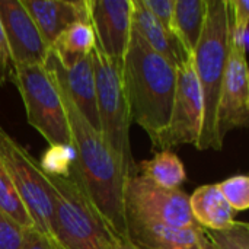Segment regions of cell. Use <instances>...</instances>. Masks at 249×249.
Segmentation results:
<instances>
[{
	"label": "cell",
	"instance_id": "cell-1",
	"mask_svg": "<svg viewBox=\"0 0 249 249\" xmlns=\"http://www.w3.org/2000/svg\"><path fill=\"white\" fill-rule=\"evenodd\" d=\"M54 80L66 108L74 150L70 178L79 185L109 231L120 239H130L123 207L125 182L123 169L101 133L80 115L63 86L55 77Z\"/></svg>",
	"mask_w": 249,
	"mask_h": 249
},
{
	"label": "cell",
	"instance_id": "cell-2",
	"mask_svg": "<svg viewBox=\"0 0 249 249\" xmlns=\"http://www.w3.org/2000/svg\"><path fill=\"white\" fill-rule=\"evenodd\" d=\"M123 82L130 120L147 133L155 149L169 123L177 67L152 51L131 29L130 44L123 58Z\"/></svg>",
	"mask_w": 249,
	"mask_h": 249
},
{
	"label": "cell",
	"instance_id": "cell-3",
	"mask_svg": "<svg viewBox=\"0 0 249 249\" xmlns=\"http://www.w3.org/2000/svg\"><path fill=\"white\" fill-rule=\"evenodd\" d=\"M231 15L226 0H207V15L200 41L191 55L193 67L201 89L204 117L198 150H222L216 130L219 95L231 51L229 42Z\"/></svg>",
	"mask_w": 249,
	"mask_h": 249
},
{
	"label": "cell",
	"instance_id": "cell-4",
	"mask_svg": "<svg viewBox=\"0 0 249 249\" xmlns=\"http://www.w3.org/2000/svg\"><path fill=\"white\" fill-rule=\"evenodd\" d=\"M96 109L99 133L127 178L137 175V163L130 143V111L123 82V61L112 60L93 50Z\"/></svg>",
	"mask_w": 249,
	"mask_h": 249
},
{
	"label": "cell",
	"instance_id": "cell-5",
	"mask_svg": "<svg viewBox=\"0 0 249 249\" xmlns=\"http://www.w3.org/2000/svg\"><path fill=\"white\" fill-rule=\"evenodd\" d=\"M12 79L23 101L28 124L50 146H71L66 108L48 69L44 64H16Z\"/></svg>",
	"mask_w": 249,
	"mask_h": 249
},
{
	"label": "cell",
	"instance_id": "cell-6",
	"mask_svg": "<svg viewBox=\"0 0 249 249\" xmlns=\"http://www.w3.org/2000/svg\"><path fill=\"white\" fill-rule=\"evenodd\" d=\"M55 198V241L61 249H111L115 235L71 178L50 177Z\"/></svg>",
	"mask_w": 249,
	"mask_h": 249
},
{
	"label": "cell",
	"instance_id": "cell-7",
	"mask_svg": "<svg viewBox=\"0 0 249 249\" xmlns=\"http://www.w3.org/2000/svg\"><path fill=\"white\" fill-rule=\"evenodd\" d=\"M0 163L12 179L22 203L25 204L34 228L55 244V193L42 172L38 160H35L26 149L12 139L0 125ZM58 245V244H57Z\"/></svg>",
	"mask_w": 249,
	"mask_h": 249
},
{
	"label": "cell",
	"instance_id": "cell-8",
	"mask_svg": "<svg viewBox=\"0 0 249 249\" xmlns=\"http://www.w3.org/2000/svg\"><path fill=\"white\" fill-rule=\"evenodd\" d=\"M123 207L128 229L140 226H197L187 193L181 188H162L139 174L124 182Z\"/></svg>",
	"mask_w": 249,
	"mask_h": 249
},
{
	"label": "cell",
	"instance_id": "cell-9",
	"mask_svg": "<svg viewBox=\"0 0 249 249\" xmlns=\"http://www.w3.org/2000/svg\"><path fill=\"white\" fill-rule=\"evenodd\" d=\"M204 117L201 89L188 58L177 67V86L169 123L153 150H171L175 146H197Z\"/></svg>",
	"mask_w": 249,
	"mask_h": 249
},
{
	"label": "cell",
	"instance_id": "cell-10",
	"mask_svg": "<svg viewBox=\"0 0 249 249\" xmlns=\"http://www.w3.org/2000/svg\"><path fill=\"white\" fill-rule=\"evenodd\" d=\"M249 124V74L247 57L229 51L226 71L219 95L216 130L220 143L229 131Z\"/></svg>",
	"mask_w": 249,
	"mask_h": 249
},
{
	"label": "cell",
	"instance_id": "cell-11",
	"mask_svg": "<svg viewBox=\"0 0 249 249\" xmlns=\"http://www.w3.org/2000/svg\"><path fill=\"white\" fill-rule=\"evenodd\" d=\"M0 22L12 66L45 63L50 47L42 39L22 0H0Z\"/></svg>",
	"mask_w": 249,
	"mask_h": 249
},
{
	"label": "cell",
	"instance_id": "cell-12",
	"mask_svg": "<svg viewBox=\"0 0 249 249\" xmlns=\"http://www.w3.org/2000/svg\"><path fill=\"white\" fill-rule=\"evenodd\" d=\"M133 0H90V25L96 50L123 61L131 36Z\"/></svg>",
	"mask_w": 249,
	"mask_h": 249
},
{
	"label": "cell",
	"instance_id": "cell-13",
	"mask_svg": "<svg viewBox=\"0 0 249 249\" xmlns=\"http://www.w3.org/2000/svg\"><path fill=\"white\" fill-rule=\"evenodd\" d=\"M44 66L63 86L80 115L99 131L92 55L80 57L73 63L63 66L50 50Z\"/></svg>",
	"mask_w": 249,
	"mask_h": 249
},
{
	"label": "cell",
	"instance_id": "cell-14",
	"mask_svg": "<svg viewBox=\"0 0 249 249\" xmlns=\"http://www.w3.org/2000/svg\"><path fill=\"white\" fill-rule=\"evenodd\" d=\"M22 3L48 47L71 25L90 23V0H22Z\"/></svg>",
	"mask_w": 249,
	"mask_h": 249
},
{
	"label": "cell",
	"instance_id": "cell-15",
	"mask_svg": "<svg viewBox=\"0 0 249 249\" xmlns=\"http://www.w3.org/2000/svg\"><path fill=\"white\" fill-rule=\"evenodd\" d=\"M130 241L139 249H213L201 226H140L128 229Z\"/></svg>",
	"mask_w": 249,
	"mask_h": 249
},
{
	"label": "cell",
	"instance_id": "cell-16",
	"mask_svg": "<svg viewBox=\"0 0 249 249\" xmlns=\"http://www.w3.org/2000/svg\"><path fill=\"white\" fill-rule=\"evenodd\" d=\"M131 29L146 42V45L169 61L172 66L178 67L188 58H191L181 47L175 35L168 32L147 9L143 7L140 0H133L131 13Z\"/></svg>",
	"mask_w": 249,
	"mask_h": 249
},
{
	"label": "cell",
	"instance_id": "cell-17",
	"mask_svg": "<svg viewBox=\"0 0 249 249\" xmlns=\"http://www.w3.org/2000/svg\"><path fill=\"white\" fill-rule=\"evenodd\" d=\"M188 203L196 223L206 231H220L235 222V212L222 196L217 184L198 187L188 196Z\"/></svg>",
	"mask_w": 249,
	"mask_h": 249
},
{
	"label": "cell",
	"instance_id": "cell-18",
	"mask_svg": "<svg viewBox=\"0 0 249 249\" xmlns=\"http://www.w3.org/2000/svg\"><path fill=\"white\" fill-rule=\"evenodd\" d=\"M206 15L207 0H175L171 29L190 57L200 41Z\"/></svg>",
	"mask_w": 249,
	"mask_h": 249
},
{
	"label": "cell",
	"instance_id": "cell-19",
	"mask_svg": "<svg viewBox=\"0 0 249 249\" xmlns=\"http://www.w3.org/2000/svg\"><path fill=\"white\" fill-rule=\"evenodd\" d=\"M137 174L166 190H179L187 179L182 160L171 150L158 152L152 159L137 163Z\"/></svg>",
	"mask_w": 249,
	"mask_h": 249
},
{
	"label": "cell",
	"instance_id": "cell-20",
	"mask_svg": "<svg viewBox=\"0 0 249 249\" xmlns=\"http://www.w3.org/2000/svg\"><path fill=\"white\" fill-rule=\"evenodd\" d=\"M96 47L95 32L90 23L79 22L67 28L50 47L57 60L67 66L74 60L90 55Z\"/></svg>",
	"mask_w": 249,
	"mask_h": 249
},
{
	"label": "cell",
	"instance_id": "cell-21",
	"mask_svg": "<svg viewBox=\"0 0 249 249\" xmlns=\"http://www.w3.org/2000/svg\"><path fill=\"white\" fill-rule=\"evenodd\" d=\"M0 212L9 216L22 229L34 228V222L1 163H0Z\"/></svg>",
	"mask_w": 249,
	"mask_h": 249
},
{
	"label": "cell",
	"instance_id": "cell-22",
	"mask_svg": "<svg viewBox=\"0 0 249 249\" xmlns=\"http://www.w3.org/2000/svg\"><path fill=\"white\" fill-rule=\"evenodd\" d=\"M44 174L57 178H70L74 163V150L71 146H48L38 162Z\"/></svg>",
	"mask_w": 249,
	"mask_h": 249
},
{
	"label": "cell",
	"instance_id": "cell-23",
	"mask_svg": "<svg viewBox=\"0 0 249 249\" xmlns=\"http://www.w3.org/2000/svg\"><path fill=\"white\" fill-rule=\"evenodd\" d=\"M206 231V229H204ZM213 249H249V225L233 222L220 231H206Z\"/></svg>",
	"mask_w": 249,
	"mask_h": 249
},
{
	"label": "cell",
	"instance_id": "cell-24",
	"mask_svg": "<svg viewBox=\"0 0 249 249\" xmlns=\"http://www.w3.org/2000/svg\"><path fill=\"white\" fill-rule=\"evenodd\" d=\"M222 196L233 212H247L249 209L248 175H235L217 184Z\"/></svg>",
	"mask_w": 249,
	"mask_h": 249
},
{
	"label": "cell",
	"instance_id": "cell-25",
	"mask_svg": "<svg viewBox=\"0 0 249 249\" xmlns=\"http://www.w3.org/2000/svg\"><path fill=\"white\" fill-rule=\"evenodd\" d=\"M23 229L0 212V249H22Z\"/></svg>",
	"mask_w": 249,
	"mask_h": 249
},
{
	"label": "cell",
	"instance_id": "cell-26",
	"mask_svg": "<svg viewBox=\"0 0 249 249\" xmlns=\"http://www.w3.org/2000/svg\"><path fill=\"white\" fill-rule=\"evenodd\" d=\"M144 9L150 12V15L168 31L172 34V18L175 0H140ZM174 35V34H172Z\"/></svg>",
	"mask_w": 249,
	"mask_h": 249
},
{
	"label": "cell",
	"instance_id": "cell-27",
	"mask_svg": "<svg viewBox=\"0 0 249 249\" xmlns=\"http://www.w3.org/2000/svg\"><path fill=\"white\" fill-rule=\"evenodd\" d=\"M249 23H239L231 20V29H229V42L231 50L236 51L247 57L249 41Z\"/></svg>",
	"mask_w": 249,
	"mask_h": 249
},
{
	"label": "cell",
	"instance_id": "cell-28",
	"mask_svg": "<svg viewBox=\"0 0 249 249\" xmlns=\"http://www.w3.org/2000/svg\"><path fill=\"white\" fill-rule=\"evenodd\" d=\"M22 249H61L53 239L42 235L35 228L23 229Z\"/></svg>",
	"mask_w": 249,
	"mask_h": 249
},
{
	"label": "cell",
	"instance_id": "cell-29",
	"mask_svg": "<svg viewBox=\"0 0 249 249\" xmlns=\"http://www.w3.org/2000/svg\"><path fill=\"white\" fill-rule=\"evenodd\" d=\"M12 71H13V66L10 60V53H9V47H7L1 22H0V85L1 86L10 80Z\"/></svg>",
	"mask_w": 249,
	"mask_h": 249
},
{
	"label": "cell",
	"instance_id": "cell-30",
	"mask_svg": "<svg viewBox=\"0 0 249 249\" xmlns=\"http://www.w3.org/2000/svg\"><path fill=\"white\" fill-rule=\"evenodd\" d=\"M232 22L249 23V0H226Z\"/></svg>",
	"mask_w": 249,
	"mask_h": 249
},
{
	"label": "cell",
	"instance_id": "cell-31",
	"mask_svg": "<svg viewBox=\"0 0 249 249\" xmlns=\"http://www.w3.org/2000/svg\"><path fill=\"white\" fill-rule=\"evenodd\" d=\"M111 249H139L130 239H120V238H114L112 241V247Z\"/></svg>",
	"mask_w": 249,
	"mask_h": 249
}]
</instances>
